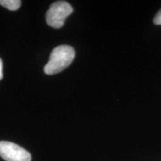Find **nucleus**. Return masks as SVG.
<instances>
[{
  "label": "nucleus",
  "mask_w": 161,
  "mask_h": 161,
  "mask_svg": "<svg viewBox=\"0 0 161 161\" xmlns=\"http://www.w3.org/2000/svg\"><path fill=\"white\" fill-rule=\"evenodd\" d=\"M3 61L2 60L0 59V80L3 78Z\"/></svg>",
  "instance_id": "nucleus-6"
},
{
  "label": "nucleus",
  "mask_w": 161,
  "mask_h": 161,
  "mask_svg": "<svg viewBox=\"0 0 161 161\" xmlns=\"http://www.w3.org/2000/svg\"><path fill=\"white\" fill-rule=\"evenodd\" d=\"M75 55V50L72 46L68 45L57 46L52 51L49 60L44 67V72L47 75L59 73L71 64Z\"/></svg>",
  "instance_id": "nucleus-1"
},
{
  "label": "nucleus",
  "mask_w": 161,
  "mask_h": 161,
  "mask_svg": "<svg viewBox=\"0 0 161 161\" xmlns=\"http://www.w3.org/2000/svg\"><path fill=\"white\" fill-rule=\"evenodd\" d=\"M0 156L5 161H31L30 153L21 146L8 141H0Z\"/></svg>",
  "instance_id": "nucleus-3"
},
{
  "label": "nucleus",
  "mask_w": 161,
  "mask_h": 161,
  "mask_svg": "<svg viewBox=\"0 0 161 161\" xmlns=\"http://www.w3.org/2000/svg\"><path fill=\"white\" fill-rule=\"evenodd\" d=\"M0 5L10 11H17L21 6L19 0H0Z\"/></svg>",
  "instance_id": "nucleus-4"
},
{
  "label": "nucleus",
  "mask_w": 161,
  "mask_h": 161,
  "mask_svg": "<svg viewBox=\"0 0 161 161\" xmlns=\"http://www.w3.org/2000/svg\"><path fill=\"white\" fill-rule=\"evenodd\" d=\"M72 6L65 1L55 2L46 12V19L48 25L54 29H60L64 25L66 18L72 13Z\"/></svg>",
  "instance_id": "nucleus-2"
},
{
  "label": "nucleus",
  "mask_w": 161,
  "mask_h": 161,
  "mask_svg": "<svg viewBox=\"0 0 161 161\" xmlns=\"http://www.w3.org/2000/svg\"><path fill=\"white\" fill-rule=\"evenodd\" d=\"M153 22L155 25H161V9L159 11L155 17H154Z\"/></svg>",
  "instance_id": "nucleus-5"
}]
</instances>
